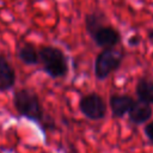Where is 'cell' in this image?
Here are the masks:
<instances>
[{
  "label": "cell",
  "instance_id": "obj_12",
  "mask_svg": "<svg viewBox=\"0 0 153 153\" xmlns=\"http://www.w3.org/2000/svg\"><path fill=\"white\" fill-rule=\"evenodd\" d=\"M145 134L147 136V139L153 143V121L152 122H148L146 126H145Z\"/></svg>",
  "mask_w": 153,
  "mask_h": 153
},
{
  "label": "cell",
  "instance_id": "obj_10",
  "mask_svg": "<svg viewBox=\"0 0 153 153\" xmlns=\"http://www.w3.org/2000/svg\"><path fill=\"white\" fill-rule=\"evenodd\" d=\"M17 57L26 66H35L39 62L37 49L31 43H24L17 49Z\"/></svg>",
  "mask_w": 153,
  "mask_h": 153
},
{
  "label": "cell",
  "instance_id": "obj_1",
  "mask_svg": "<svg viewBox=\"0 0 153 153\" xmlns=\"http://www.w3.org/2000/svg\"><path fill=\"white\" fill-rule=\"evenodd\" d=\"M38 56L43 71L50 78L56 79L67 75L69 69L68 59L60 48L54 45H43L38 50Z\"/></svg>",
  "mask_w": 153,
  "mask_h": 153
},
{
  "label": "cell",
  "instance_id": "obj_14",
  "mask_svg": "<svg viewBox=\"0 0 153 153\" xmlns=\"http://www.w3.org/2000/svg\"><path fill=\"white\" fill-rule=\"evenodd\" d=\"M147 38L153 44V27L152 29H148V31H147Z\"/></svg>",
  "mask_w": 153,
  "mask_h": 153
},
{
  "label": "cell",
  "instance_id": "obj_7",
  "mask_svg": "<svg viewBox=\"0 0 153 153\" xmlns=\"http://www.w3.org/2000/svg\"><path fill=\"white\" fill-rule=\"evenodd\" d=\"M153 110L151 104L145 103L142 100H135L134 105L131 106L130 111L128 112L129 115V121L134 124H142L146 123L151 117H152Z\"/></svg>",
  "mask_w": 153,
  "mask_h": 153
},
{
  "label": "cell",
  "instance_id": "obj_4",
  "mask_svg": "<svg viewBox=\"0 0 153 153\" xmlns=\"http://www.w3.org/2000/svg\"><path fill=\"white\" fill-rule=\"evenodd\" d=\"M79 109L85 117L92 121L102 120L106 115V104L104 99L96 92L82 96L79 102Z\"/></svg>",
  "mask_w": 153,
  "mask_h": 153
},
{
  "label": "cell",
  "instance_id": "obj_3",
  "mask_svg": "<svg viewBox=\"0 0 153 153\" xmlns=\"http://www.w3.org/2000/svg\"><path fill=\"white\" fill-rule=\"evenodd\" d=\"M123 57V50H118L115 47L103 49L94 60V76L98 80L106 79L111 73L120 68Z\"/></svg>",
  "mask_w": 153,
  "mask_h": 153
},
{
  "label": "cell",
  "instance_id": "obj_13",
  "mask_svg": "<svg viewBox=\"0 0 153 153\" xmlns=\"http://www.w3.org/2000/svg\"><path fill=\"white\" fill-rule=\"evenodd\" d=\"M141 43V37L140 35H131L128 38V45L129 47H137Z\"/></svg>",
  "mask_w": 153,
  "mask_h": 153
},
{
  "label": "cell",
  "instance_id": "obj_11",
  "mask_svg": "<svg viewBox=\"0 0 153 153\" xmlns=\"http://www.w3.org/2000/svg\"><path fill=\"white\" fill-rule=\"evenodd\" d=\"M106 17L102 11H93L85 16V29L90 36L94 33L102 25L105 24Z\"/></svg>",
  "mask_w": 153,
  "mask_h": 153
},
{
  "label": "cell",
  "instance_id": "obj_2",
  "mask_svg": "<svg viewBox=\"0 0 153 153\" xmlns=\"http://www.w3.org/2000/svg\"><path fill=\"white\" fill-rule=\"evenodd\" d=\"M13 105L17 112L35 122H41L44 116L43 106L38 96L27 88H20L14 92L13 96Z\"/></svg>",
  "mask_w": 153,
  "mask_h": 153
},
{
  "label": "cell",
  "instance_id": "obj_8",
  "mask_svg": "<svg viewBox=\"0 0 153 153\" xmlns=\"http://www.w3.org/2000/svg\"><path fill=\"white\" fill-rule=\"evenodd\" d=\"M16 84V71L8 60L0 55V91H8Z\"/></svg>",
  "mask_w": 153,
  "mask_h": 153
},
{
  "label": "cell",
  "instance_id": "obj_6",
  "mask_svg": "<svg viewBox=\"0 0 153 153\" xmlns=\"http://www.w3.org/2000/svg\"><path fill=\"white\" fill-rule=\"evenodd\" d=\"M135 100L128 96V94H112L109 99L110 110L114 117H123L126 114H128L134 105Z\"/></svg>",
  "mask_w": 153,
  "mask_h": 153
},
{
  "label": "cell",
  "instance_id": "obj_5",
  "mask_svg": "<svg viewBox=\"0 0 153 153\" xmlns=\"http://www.w3.org/2000/svg\"><path fill=\"white\" fill-rule=\"evenodd\" d=\"M91 38L98 47H100L103 49L114 48L121 42V33L116 27H114L109 24H104L97 31H94V33L91 36Z\"/></svg>",
  "mask_w": 153,
  "mask_h": 153
},
{
  "label": "cell",
  "instance_id": "obj_9",
  "mask_svg": "<svg viewBox=\"0 0 153 153\" xmlns=\"http://www.w3.org/2000/svg\"><path fill=\"white\" fill-rule=\"evenodd\" d=\"M137 99L153 104V76H142L137 80L135 86Z\"/></svg>",
  "mask_w": 153,
  "mask_h": 153
}]
</instances>
